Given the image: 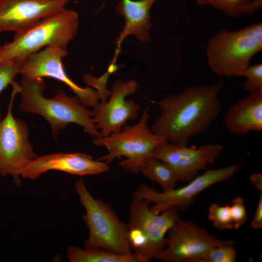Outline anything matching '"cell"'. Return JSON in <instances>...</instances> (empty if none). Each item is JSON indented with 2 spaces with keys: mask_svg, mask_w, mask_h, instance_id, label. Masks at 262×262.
Returning a JSON list of instances; mask_svg holds the SVG:
<instances>
[{
  "mask_svg": "<svg viewBox=\"0 0 262 262\" xmlns=\"http://www.w3.org/2000/svg\"><path fill=\"white\" fill-rule=\"evenodd\" d=\"M224 83L188 87L157 104L160 114L151 131L166 142L187 145L193 137L207 131L222 110L219 98Z\"/></svg>",
  "mask_w": 262,
  "mask_h": 262,
  "instance_id": "6da1fadb",
  "label": "cell"
},
{
  "mask_svg": "<svg viewBox=\"0 0 262 262\" xmlns=\"http://www.w3.org/2000/svg\"><path fill=\"white\" fill-rule=\"evenodd\" d=\"M20 85V110L43 116L50 124L55 139L69 124L81 126L93 139L100 136L93 121V110L87 109L76 96L71 97L58 90L52 98H45L46 85L43 78H22Z\"/></svg>",
  "mask_w": 262,
  "mask_h": 262,
  "instance_id": "7a4b0ae2",
  "label": "cell"
},
{
  "mask_svg": "<svg viewBox=\"0 0 262 262\" xmlns=\"http://www.w3.org/2000/svg\"><path fill=\"white\" fill-rule=\"evenodd\" d=\"M79 17L74 10L66 7L40 20L3 45L0 64L8 61L24 62L30 55L49 46L66 49L76 37Z\"/></svg>",
  "mask_w": 262,
  "mask_h": 262,
  "instance_id": "3957f363",
  "label": "cell"
},
{
  "mask_svg": "<svg viewBox=\"0 0 262 262\" xmlns=\"http://www.w3.org/2000/svg\"><path fill=\"white\" fill-rule=\"evenodd\" d=\"M262 49V23L236 31L224 29L211 37L206 55L213 73L219 77H238Z\"/></svg>",
  "mask_w": 262,
  "mask_h": 262,
  "instance_id": "277c9868",
  "label": "cell"
},
{
  "mask_svg": "<svg viewBox=\"0 0 262 262\" xmlns=\"http://www.w3.org/2000/svg\"><path fill=\"white\" fill-rule=\"evenodd\" d=\"M75 189L85 210L82 218L89 230L84 248L99 247L119 254L132 253L127 225L119 219L108 204L93 197L83 179L75 182Z\"/></svg>",
  "mask_w": 262,
  "mask_h": 262,
  "instance_id": "5b68a950",
  "label": "cell"
},
{
  "mask_svg": "<svg viewBox=\"0 0 262 262\" xmlns=\"http://www.w3.org/2000/svg\"><path fill=\"white\" fill-rule=\"evenodd\" d=\"M149 108L143 111L139 120L132 125H125L118 131L107 136L95 138L93 143L104 147L108 153L97 160L107 164L115 159L124 157L119 165L125 170L137 174L145 160L151 157L155 148L166 142L154 133L147 125Z\"/></svg>",
  "mask_w": 262,
  "mask_h": 262,
  "instance_id": "8992f818",
  "label": "cell"
},
{
  "mask_svg": "<svg viewBox=\"0 0 262 262\" xmlns=\"http://www.w3.org/2000/svg\"><path fill=\"white\" fill-rule=\"evenodd\" d=\"M149 201L133 196L127 224L128 238L133 252L146 262L156 259L166 246V233L179 218V209L167 208L156 214L150 209Z\"/></svg>",
  "mask_w": 262,
  "mask_h": 262,
  "instance_id": "52a82bcc",
  "label": "cell"
},
{
  "mask_svg": "<svg viewBox=\"0 0 262 262\" xmlns=\"http://www.w3.org/2000/svg\"><path fill=\"white\" fill-rule=\"evenodd\" d=\"M12 86L7 114L0 120V175H11L14 183L19 186L21 171L37 156L29 140L26 123L12 114L14 98L19 93L20 85L16 82Z\"/></svg>",
  "mask_w": 262,
  "mask_h": 262,
  "instance_id": "ba28073f",
  "label": "cell"
},
{
  "mask_svg": "<svg viewBox=\"0 0 262 262\" xmlns=\"http://www.w3.org/2000/svg\"><path fill=\"white\" fill-rule=\"evenodd\" d=\"M167 233L165 247L156 258L164 262H195L212 247L234 244L231 240L218 239L195 222L180 217Z\"/></svg>",
  "mask_w": 262,
  "mask_h": 262,
  "instance_id": "9c48e42d",
  "label": "cell"
},
{
  "mask_svg": "<svg viewBox=\"0 0 262 262\" xmlns=\"http://www.w3.org/2000/svg\"><path fill=\"white\" fill-rule=\"evenodd\" d=\"M240 165L239 163L215 169H206L203 174L190 180L185 186L162 192L142 184L133 193V196L154 203V205L150 209L156 214L171 207L183 210L190 205L201 192L231 178L238 171Z\"/></svg>",
  "mask_w": 262,
  "mask_h": 262,
  "instance_id": "30bf717a",
  "label": "cell"
},
{
  "mask_svg": "<svg viewBox=\"0 0 262 262\" xmlns=\"http://www.w3.org/2000/svg\"><path fill=\"white\" fill-rule=\"evenodd\" d=\"M66 49L49 46L28 57L23 62L20 74L27 79L49 77L68 86L86 107H95L103 99L100 93L90 87L82 88L67 75L62 60L67 54Z\"/></svg>",
  "mask_w": 262,
  "mask_h": 262,
  "instance_id": "8fae6325",
  "label": "cell"
},
{
  "mask_svg": "<svg viewBox=\"0 0 262 262\" xmlns=\"http://www.w3.org/2000/svg\"><path fill=\"white\" fill-rule=\"evenodd\" d=\"M138 88V84L134 80H118L113 84L108 101H100L94 107L93 119L97 129L100 130V136H107L119 131L127 121L138 116L140 105L126 99Z\"/></svg>",
  "mask_w": 262,
  "mask_h": 262,
  "instance_id": "7c38bea8",
  "label": "cell"
},
{
  "mask_svg": "<svg viewBox=\"0 0 262 262\" xmlns=\"http://www.w3.org/2000/svg\"><path fill=\"white\" fill-rule=\"evenodd\" d=\"M223 148L222 145L217 143L189 147L165 142L155 148L152 156L169 164L178 181H188L199 171L206 169L208 165L213 164Z\"/></svg>",
  "mask_w": 262,
  "mask_h": 262,
  "instance_id": "4fadbf2b",
  "label": "cell"
},
{
  "mask_svg": "<svg viewBox=\"0 0 262 262\" xmlns=\"http://www.w3.org/2000/svg\"><path fill=\"white\" fill-rule=\"evenodd\" d=\"M71 0H0V33H21Z\"/></svg>",
  "mask_w": 262,
  "mask_h": 262,
  "instance_id": "5bb4252c",
  "label": "cell"
},
{
  "mask_svg": "<svg viewBox=\"0 0 262 262\" xmlns=\"http://www.w3.org/2000/svg\"><path fill=\"white\" fill-rule=\"evenodd\" d=\"M109 169L107 163L95 160L87 154L59 153L37 156L21 171L20 176L34 180L43 173L50 170L84 176L100 174L107 171Z\"/></svg>",
  "mask_w": 262,
  "mask_h": 262,
  "instance_id": "9a60e30c",
  "label": "cell"
},
{
  "mask_svg": "<svg viewBox=\"0 0 262 262\" xmlns=\"http://www.w3.org/2000/svg\"><path fill=\"white\" fill-rule=\"evenodd\" d=\"M157 0H120L115 7L116 13L125 19V25L116 42V48L110 65L115 66L124 39L135 36L143 43L150 41L149 31L152 28L150 11Z\"/></svg>",
  "mask_w": 262,
  "mask_h": 262,
  "instance_id": "2e32d148",
  "label": "cell"
},
{
  "mask_svg": "<svg viewBox=\"0 0 262 262\" xmlns=\"http://www.w3.org/2000/svg\"><path fill=\"white\" fill-rule=\"evenodd\" d=\"M227 130L237 135L262 131V91L249 93L231 105L224 115Z\"/></svg>",
  "mask_w": 262,
  "mask_h": 262,
  "instance_id": "e0dca14e",
  "label": "cell"
},
{
  "mask_svg": "<svg viewBox=\"0 0 262 262\" xmlns=\"http://www.w3.org/2000/svg\"><path fill=\"white\" fill-rule=\"evenodd\" d=\"M67 257L70 262H146L138 254H119L99 247L77 246L67 248Z\"/></svg>",
  "mask_w": 262,
  "mask_h": 262,
  "instance_id": "ac0fdd59",
  "label": "cell"
},
{
  "mask_svg": "<svg viewBox=\"0 0 262 262\" xmlns=\"http://www.w3.org/2000/svg\"><path fill=\"white\" fill-rule=\"evenodd\" d=\"M140 172L150 180L158 183L163 191L175 188L178 181L175 172L169 164L152 156L145 160Z\"/></svg>",
  "mask_w": 262,
  "mask_h": 262,
  "instance_id": "d6986e66",
  "label": "cell"
},
{
  "mask_svg": "<svg viewBox=\"0 0 262 262\" xmlns=\"http://www.w3.org/2000/svg\"><path fill=\"white\" fill-rule=\"evenodd\" d=\"M252 0H196L201 6H210L232 17H238L243 8Z\"/></svg>",
  "mask_w": 262,
  "mask_h": 262,
  "instance_id": "ffe728a7",
  "label": "cell"
},
{
  "mask_svg": "<svg viewBox=\"0 0 262 262\" xmlns=\"http://www.w3.org/2000/svg\"><path fill=\"white\" fill-rule=\"evenodd\" d=\"M233 246L212 247L195 262H234L236 259V252Z\"/></svg>",
  "mask_w": 262,
  "mask_h": 262,
  "instance_id": "44dd1931",
  "label": "cell"
},
{
  "mask_svg": "<svg viewBox=\"0 0 262 262\" xmlns=\"http://www.w3.org/2000/svg\"><path fill=\"white\" fill-rule=\"evenodd\" d=\"M208 218L216 228L220 230L233 229L229 206L211 204L208 209Z\"/></svg>",
  "mask_w": 262,
  "mask_h": 262,
  "instance_id": "7402d4cb",
  "label": "cell"
},
{
  "mask_svg": "<svg viewBox=\"0 0 262 262\" xmlns=\"http://www.w3.org/2000/svg\"><path fill=\"white\" fill-rule=\"evenodd\" d=\"M23 62L8 61L0 64V95L9 84L13 85L16 76L20 74ZM1 114L0 113V120Z\"/></svg>",
  "mask_w": 262,
  "mask_h": 262,
  "instance_id": "603a6c76",
  "label": "cell"
},
{
  "mask_svg": "<svg viewBox=\"0 0 262 262\" xmlns=\"http://www.w3.org/2000/svg\"><path fill=\"white\" fill-rule=\"evenodd\" d=\"M241 76L246 78L243 84L244 89L251 93L262 91V64L249 65L242 73Z\"/></svg>",
  "mask_w": 262,
  "mask_h": 262,
  "instance_id": "cb8c5ba5",
  "label": "cell"
},
{
  "mask_svg": "<svg viewBox=\"0 0 262 262\" xmlns=\"http://www.w3.org/2000/svg\"><path fill=\"white\" fill-rule=\"evenodd\" d=\"M229 208L233 229H238L247 220L246 210L243 198L238 196L233 198Z\"/></svg>",
  "mask_w": 262,
  "mask_h": 262,
  "instance_id": "d4e9b609",
  "label": "cell"
},
{
  "mask_svg": "<svg viewBox=\"0 0 262 262\" xmlns=\"http://www.w3.org/2000/svg\"><path fill=\"white\" fill-rule=\"evenodd\" d=\"M251 227L254 229L262 228V194L260 195L258 204L253 217L250 223Z\"/></svg>",
  "mask_w": 262,
  "mask_h": 262,
  "instance_id": "484cf974",
  "label": "cell"
},
{
  "mask_svg": "<svg viewBox=\"0 0 262 262\" xmlns=\"http://www.w3.org/2000/svg\"><path fill=\"white\" fill-rule=\"evenodd\" d=\"M262 7V0H252L245 6L241 11V15H252L259 11Z\"/></svg>",
  "mask_w": 262,
  "mask_h": 262,
  "instance_id": "4316f807",
  "label": "cell"
},
{
  "mask_svg": "<svg viewBox=\"0 0 262 262\" xmlns=\"http://www.w3.org/2000/svg\"><path fill=\"white\" fill-rule=\"evenodd\" d=\"M250 180L253 185L260 191L262 190V174L253 173L250 176Z\"/></svg>",
  "mask_w": 262,
  "mask_h": 262,
  "instance_id": "83f0119b",
  "label": "cell"
},
{
  "mask_svg": "<svg viewBox=\"0 0 262 262\" xmlns=\"http://www.w3.org/2000/svg\"><path fill=\"white\" fill-rule=\"evenodd\" d=\"M2 45H1V43H0V49H1V47H2Z\"/></svg>",
  "mask_w": 262,
  "mask_h": 262,
  "instance_id": "f1b7e54d",
  "label": "cell"
}]
</instances>
